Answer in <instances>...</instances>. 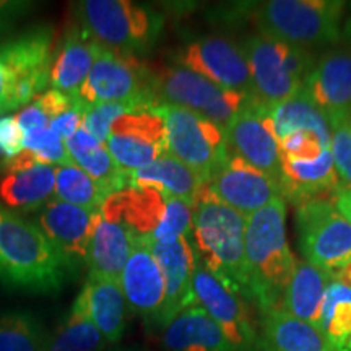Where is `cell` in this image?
Masks as SVG:
<instances>
[{
  "label": "cell",
  "instance_id": "cell-1",
  "mask_svg": "<svg viewBox=\"0 0 351 351\" xmlns=\"http://www.w3.org/2000/svg\"><path fill=\"white\" fill-rule=\"evenodd\" d=\"M285 218L287 207L280 197L245 221L247 300L256 302L262 314L280 307L298 263L288 245Z\"/></svg>",
  "mask_w": 351,
  "mask_h": 351
},
{
  "label": "cell",
  "instance_id": "cell-2",
  "mask_svg": "<svg viewBox=\"0 0 351 351\" xmlns=\"http://www.w3.org/2000/svg\"><path fill=\"white\" fill-rule=\"evenodd\" d=\"M72 278L62 258L33 221L0 205V283L56 295Z\"/></svg>",
  "mask_w": 351,
  "mask_h": 351
},
{
  "label": "cell",
  "instance_id": "cell-3",
  "mask_svg": "<svg viewBox=\"0 0 351 351\" xmlns=\"http://www.w3.org/2000/svg\"><path fill=\"white\" fill-rule=\"evenodd\" d=\"M247 218L223 204L204 184L192 205L195 252L215 276L247 300L244 232Z\"/></svg>",
  "mask_w": 351,
  "mask_h": 351
},
{
  "label": "cell",
  "instance_id": "cell-4",
  "mask_svg": "<svg viewBox=\"0 0 351 351\" xmlns=\"http://www.w3.org/2000/svg\"><path fill=\"white\" fill-rule=\"evenodd\" d=\"M75 20L106 49L140 56L155 46L165 19L155 8L127 0H83L73 3Z\"/></svg>",
  "mask_w": 351,
  "mask_h": 351
},
{
  "label": "cell",
  "instance_id": "cell-5",
  "mask_svg": "<svg viewBox=\"0 0 351 351\" xmlns=\"http://www.w3.org/2000/svg\"><path fill=\"white\" fill-rule=\"evenodd\" d=\"M241 47L251 72L254 101L265 108L300 93L314 67L306 49L263 34L249 36Z\"/></svg>",
  "mask_w": 351,
  "mask_h": 351
},
{
  "label": "cell",
  "instance_id": "cell-6",
  "mask_svg": "<svg viewBox=\"0 0 351 351\" xmlns=\"http://www.w3.org/2000/svg\"><path fill=\"white\" fill-rule=\"evenodd\" d=\"M343 5L335 0H270L257 7L254 21L263 36L304 49L340 38Z\"/></svg>",
  "mask_w": 351,
  "mask_h": 351
},
{
  "label": "cell",
  "instance_id": "cell-7",
  "mask_svg": "<svg viewBox=\"0 0 351 351\" xmlns=\"http://www.w3.org/2000/svg\"><path fill=\"white\" fill-rule=\"evenodd\" d=\"M153 93L160 104L187 109L223 130H226L241 109L252 101L251 96L226 90L179 65L153 70Z\"/></svg>",
  "mask_w": 351,
  "mask_h": 351
},
{
  "label": "cell",
  "instance_id": "cell-8",
  "mask_svg": "<svg viewBox=\"0 0 351 351\" xmlns=\"http://www.w3.org/2000/svg\"><path fill=\"white\" fill-rule=\"evenodd\" d=\"M168 153L207 184L230 156L225 130L187 109L160 104Z\"/></svg>",
  "mask_w": 351,
  "mask_h": 351
},
{
  "label": "cell",
  "instance_id": "cell-9",
  "mask_svg": "<svg viewBox=\"0 0 351 351\" xmlns=\"http://www.w3.org/2000/svg\"><path fill=\"white\" fill-rule=\"evenodd\" d=\"M296 230L306 262L333 271L351 263V225L330 199L296 205Z\"/></svg>",
  "mask_w": 351,
  "mask_h": 351
},
{
  "label": "cell",
  "instance_id": "cell-10",
  "mask_svg": "<svg viewBox=\"0 0 351 351\" xmlns=\"http://www.w3.org/2000/svg\"><path fill=\"white\" fill-rule=\"evenodd\" d=\"M78 99L86 108L124 101L158 103L153 93V70L137 56L101 46L93 67L78 91Z\"/></svg>",
  "mask_w": 351,
  "mask_h": 351
},
{
  "label": "cell",
  "instance_id": "cell-11",
  "mask_svg": "<svg viewBox=\"0 0 351 351\" xmlns=\"http://www.w3.org/2000/svg\"><path fill=\"white\" fill-rule=\"evenodd\" d=\"M160 104L145 103L114 122L106 142L116 165L130 174L168 153L166 125Z\"/></svg>",
  "mask_w": 351,
  "mask_h": 351
},
{
  "label": "cell",
  "instance_id": "cell-12",
  "mask_svg": "<svg viewBox=\"0 0 351 351\" xmlns=\"http://www.w3.org/2000/svg\"><path fill=\"white\" fill-rule=\"evenodd\" d=\"M173 65L192 70L226 90L239 91L254 99L247 59L243 47L231 39L223 36L197 38L176 51Z\"/></svg>",
  "mask_w": 351,
  "mask_h": 351
},
{
  "label": "cell",
  "instance_id": "cell-13",
  "mask_svg": "<svg viewBox=\"0 0 351 351\" xmlns=\"http://www.w3.org/2000/svg\"><path fill=\"white\" fill-rule=\"evenodd\" d=\"M195 301L210 315L236 351H249L257 343L245 300L226 287L197 257L194 280Z\"/></svg>",
  "mask_w": 351,
  "mask_h": 351
},
{
  "label": "cell",
  "instance_id": "cell-14",
  "mask_svg": "<svg viewBox=\"0 0 351 351\" xmlns=\"http://www.w3.org/2000/svg\"><path fill=\"white\" fill-rule=\"evenodd\" d=\"M98 212L52 199L39 210L33 221L67 265L72 278L80 274L88 261V247Z\"/></svg>",
  "mask_w": 351,
  "mask_h": 351
},
{
  "label": "cell",
  "instance_id": "cell-15",
  "mask_svg": "<svg viewBox=\"0 0 351 351\" xmlns=\"http://www.w3.org/2000/svg\"><path fill=\"white\" fill-rule=\"evenodd\" d=\"M225 134L231 153L280 181L282 155L269 109L252 99L231 121Z\"/></svg>",
  "mask_w": 351,
  "mask_h": 351
},
{
  "label": "cell",
  "instance_id": "cell-16",
  "mask_svg": "<svg viewBox=\"0 0 351 351\" xmlns=\"http://www.w3.org/2000/svg\"><path fill=\"white\" fill-rule=\"evenodd\" d=\"M207 187L218 200L245 218L282 197L280 184L275 179L234 153H230L221 168L207 182Z\"/></svg>",
  "mask_w": 351,
  "mask_h": 351
},
{
  "label": "cell",
  "instance_id": "cell-17",
  "mask_svg": "<svg viewBox=\"0 0 351 351\" xmlns=\"http://www.w3.org/2000/svg\"><path fill=\"white\" fill-rule=\"evenodd\" d=\"M121 288L132 313L147 322L161 326L166 302V285L160 263L153 256L150 243L135 238L129 261L121 275Z\"/></svg>",
  "mask_w": 351,
  "mask_h": 351
},
{
  "label": "cell",
  "instance_id": "cell-18",
  "mask_svg": "<svg viewBox=\"0 0 351 351\" xmlns=\"http://www.w3.org/2000/svg\"><path fill=\"white\" fill-rule=\"evenodd\" d=\"M171 197L150 187L129 186L104 200L99 212L103 218L117 223L135 238L156 243L166 225Z\"/></svg>",
  "mask_w": 351,
  "mask_h": 351
},
{
  "label": "cell",
  "instance_id": "cell-19",
  "mask_svg": "<svg viewBox=\"0 0 351 351\" xmlns=\"http://www.w3.org/2000/svg\"><path fill=\"white\" fill-rule=\"evenodd\" d=\"M150 247L165 276L166 302L161 326L166 327L182 311L197 306L192 287L197 252L191 238H179L169 244L150 243Z\"/></svg>",
  "mask_w": 351,
  "mask_h": 351
},
{
  "label": "cell",
  "instance_id": "cell-20",
  "mask_svg": "<svg viewBox=\"0 0 351 351\" xmlns=\"http://www.w3.org/2000/svg\"><path fill=\"white\" fill-rule=\"evenodd\" d=\"M304 91L328 122L351 116V51L327 52L307 75Z\"/></svg>",
  "mask_w": 351,
  "mask_h": 351
},
{
  "label": "cell",
  "instance_id": "cell-21",
  "mask_svg": "<svg viewBox=\"0 0 351 351\" xmlns=\"http://www.w3.org/2000/svg\"><path fill=\"white\" fill-rule=\"evenodd\" d=\"M99 49V43H96L75 20L70 21L62 39L56 44L49 85L70 98L78 99V91L93 67Z\"/></svg>",
  "mask_w": 351,
  "mask_h": 351
},
{
  "label": "cell",
  "instance_id": "cell-22",
  "mask_svg": "<svg viewBox=\"0 0 351 351\" xmlns=\"http://www.w3.org/2000/svg\"><path fill=\"white\" fill-rule=\"evenodd\" d=\"M280 191L282 199L302 204L313 199H335L343 189L330 150L322 152L314 160H282L280 174Z\"/></svg>",
  "mask_w": 351,
  "mask_h": 351
},
{
  "label": "cell",
  "instance_id": "cell-23",
  "mask_svg": "<svg viewBox=\"0 0 351 351\" xmlns=\"http://www.w3.org/2000/svg\"><path fill=\"white\" fill-rule=\"evenodd\" d=\"M80 296L86 313L108 343H117L127 327V306L119 280L88 274Z\"/></svg>",
  "mask_w": 351,
  "mask_h": 351
},
{
  "label": "cell",
  "instance_id": "cell-24",
  "mask_svg": "<svg viewBox=\"0 0 351 351\" xmlns=\"http://www.w3.org/2000/svg\"><path fill=\"white\" fill-rule=\"evenodd\" d=\"M262 339L254 351H335L317 327L289 315L282 307L263 314Z\"/></svg>",
  "mask_w": 351,
  "mask_h": 351
},
{
  "label": "cell",
  "instance_id": "cell-25",
  "mask_svg": "<svg viewBox=\"0 0 351 351\" xmlns=\"http://www.w3.org/2000/svg\"><path fill=\"white\" fill-rule=\"evenodd\" d=\"M134 243L135 236L130 231L103 218L101 212L96 213L86 261L90 275L121 280L122 270L134 249Z\"/></svg>",
  "mask_w": 351,
  "mask_h": 351
},
{
  "label": "cell",
  "instance_id": "cell-26",
  "mask_svg": "<svg viewBox=\"0 0 351 351\" xmlns=\"http://www.w3.org/2000/svg\"><path fill=\"white\" fill-rule=\"evenodd\" d=\"M163 345L168 351H236L199 304L182 311L165 327Z\"/></svg>",
  "mask_w": 351,
  "mask_h": 351
},
{
  "label": "cell",
  "instance_id": "cell-27",
  "mask_svg": "<svg viewBox=\"0 0 351 351\" xmlns=\"http://www.w3.org/2000/svg\"><path fill=\"white\" fill-rule=\"evenodd\" d=\"M54 166H34L2 174L0 205L19 215L39 212L54 197Z\"/></svg>",
  "mask_w": 351,
  "mask_h": 351
},
{
  "label": "cell",
  "instance_id": "cell-28",
  "mask_svg": "<svg viewBox=\"0 0 351 351\" xmlns=\"http://www.w3.org/2000/svg\"><path fill=\"white\" fill-rule=\"evenodd\" d=\"M129 186L155 189L163 195L186 202L192 207L204 182L191 168L169 153H165L150 165L130 173Z\"/></svg>",
  "mask_w": 351,
  "mask_h": 351
},
{
  "label": "cell",
  "instance_id": "cell-29",
  "mask_svg": "<svg viewBox=\"0 0 351 351\" xmlns=\"http://www.w3.org/2000/svg\"><path fill=\"white\" fill-rule=\"evenodd\" d=\"M65 148L72 163L85 171L109 195L129 187V174L116 165L106 145L98 142L83 127L65 140Z\"/></svg>",
  "mask_w": 351,
  "mask_h": 351
},
{
  "label": "cell",
  "instance_id": "cell-30",
  "mask_svg": "<svg viewBox=\"0 0 351 351\" xmlns=\"http://www.w3.org/2000/svg\"><path fill=\"white\" fill-rule=\"evenodd\" d=\"M332 274L307 262L296 263L291 282L285 289L283 311L319 328L320 311Z\"/></svg>",
  "mask_w": 351,
  "mask_h": 351
},
{
  "label": "cell",
  "instance_id": "cell-31",
  "mask_svg": "<svg viewBox=\"0 0 351 351\" xmlns=\"http://www.w3.org/2000/svg\"><path fill=\"white\" fill-rule=\"evenodd\" d=\"M269 109L270 119L274 122L276 140H282L291 134L304 132L314 135L324 148L330 150L332 132L326 114L311 99L304 88L293 98Z\"/></svg>",
  "mask_w": 351,
  "mask_h": 351
},
{
  "label": "cell",
  "instance_id": "cell-32",
  "mask_svg": "<svg viewBox=\"0 0 351 351\" xmlns=\"http://www.w3.org/2000/svg\"><path fill=\"white\" fill-rule=\"evenodd\" d=\"M106 343L78 295L65 319L49 337L47 351H104Z\"/></svg>",
  "mask_w": 351,
  "mask_h": 351
},
{
  "label": "cell",
  "instance_id": "cell-33",
  "mask_svg": "<svg viewBox=\"0 0 351 351\" xmlns=\"http://www.w3.org/2000/svg\"><path fill=\"white\" fill-rule=\"evenodd\" d=\"M319 330L335 351H350L351 346V287L332 278L324 296Z\"/></svg>",
  "mask_w": 351,
  "mask_h": 351
},
{
  "label": "cell",
  "instance_id": "cell-34",
  "mask_svg": "<svg viewBox=\"0 0 351 351\" xmlns=\"http://www.w3.org/2000/svg\"><path fill=\"white\" fill-rule=\"evenodd\" d=\"M49 333L28 311L0 314V351H47Z\"/></svg>",
  "mask_w": 351,
  "mask_h": 351
},
{
  "label": "cell",
  "instance_id": "cell-35",
  "mask_svg": "<svg viewBox=\"0 0 351 351\" xmlns=\"http://www.w3.org/2000/svg\"><path fill=\"white\" fill-rule=\"evenodd\" d=\"M109 194L75 165L57 166L54 200L98 212Z\"/></svg>",
  "mask_w": 351,
  "mask_h": 351
},
{
  "label": "cell",
  "instance_id": "cell-36",
  "mask_svg": "<svg viewBox=\"0 0 351 351\" xmlns=\"http://www.w3.org/2000/svg\"><path fill=\"white\" fill-rule=\"evenodd\" d=\"M75 101L77 99L64 95L62 91L52 88V90L38 95L32 103L21 108L13 117H15L21 134H32V132L51 127V122L67 111Z\"/></svg>",
  "mask_w": 351,
  "mask_h": 351
},
{
  "label": "cell",
  "instance_id": "cell-37",
  "mask_svg": "<svg viewBox=\"0 0 351 351\" xmlns=\"http://www.w3.org/2000/svg\"><path fill=\"white\" fill-rule=\"evenodd\" d=\"M44 88L46 86L39 82L29 80L16 70L0 62V116L25 108L43 93Z\"/></svg>",
  "mask_w": 351,
  "mask_h": 351
},
{
  "label": "cell",
  "instance_id": "cell-38",
  "mask_svg": "<svg viewBox=\"0 0 351 351\" xmlns=\"http://www.w3.org/2000/svg\"><path fill=\"white\" fill-rule=\"evenodd\" d=\"M145 103H155V101H124V103L96 104V106L86 109L82 127L88 134L93 135L98 142L106 145L114 122L119 119L122 114L129 112Z\"/></svg>",
  "mask_w": 351,
  "mask_h": 351
},
{
  "label": "cell",
  "instance_id": "cell-39",
  "mask_svg": "<svg viewBox=\"0 0 351 351\" xmlns=\"http://www.w3.org/2000/svg\"><path fill=\"white\" fill-rule=\"evenodd\" d=\"M332 140L330 152L337 174L343 189L351 191V116L328 122Z\"/></svg>",
  "mask_w": 351,
  "mask_h": 351
},
{
  "label": "cell",
  "instance_id": "cell-40",
  "mask_svg": "<svg viewBox=\"0 0 351 351\" xmlns=\"http://www.w3.org/2000/svg\"><path fill=\"white\" fill-rule=\"evenodd\" d=\"M23 152V134L13 116H0V160Z\"/></svg>",
  "mask_w": 351,
  "mask_h": 351
},
{
  "label": "cell",
  "instance_id": "cell-41",
  "mask_svg": "<svg viewBox=\"0 0 351 351\" xmlns=\"http://www.w3.org/2000/svg\"><path fill=\"white\" fill-rule=\"evenodd\" d=\"M86 106L82 103L80 99H77L75 103L70 106L67 111L64 114H60L57 119L51 122V129L59 138H62L64 142L67 138L72 137L73 134L78 129H82L83 125V119H85V112H86Z\"/></svg>",
  "mask_w": 351,
  "mask_h": 351
},
{
  "label": "cell",
  "instance_id": "cell-42",
  "mask_svg": "<svg viewBox=\"0 0 351 351\" xmlns=\"http://www.w3.org/2000/svg\"><path fill=\"white\" fill-rule=\"evenodd\" d=\"M34 3L23 0H0V38L10 32L21 16L32 10Z\"/></svg>",
  "mask_w": 351,
  "mask_h": 351
},
{
  "label": "cell",
  "instance_id": "cell-43",
  "mask_svg": "<svg viewBox=\"0 0 351 351\" xmlns=\"http://www.w3.org/2000/svg\"><path fill=\"white\" fill-rule=\"evenodd\" d=\"M59 140L62 138L57 137L54 132H52L51 127H47V129H41V130L32 132V134L23 135V150L41 152L44 148L51 147V145L59 142Z\"/></svg>",
  "mask_w": 351,
  "mask_h": 351
},
{
  "label": "cell",
  "instance_id": "cell-44",
  "mask_svg": "<svg viewBox=\"0 0 351 351\" xmlns=\"http://www.w3.org/2000/svg\"><path fill=\"white\" fill-rule=\"evenodd\" d=\"M335 205L337 208H339V212L348 219V223L351 225V191H348V189H341L339 195L335 197Z\"/></svg>",
  "mask_w": 351,
  "mask_h": 351
},
{
  "label": "cell",
  "instance_id": "cell-45",
  "mask_svg": "<svg viewBox=\"0 0 351 351\" xmlns=\"http://www.w3.org/2000/svg\"><path fill=\"white\" fill-rule=\"evenodd\" d=\"M332 278L337 280V282L346 285V287H351V263L350 265L343 267V269L333 271Z\"/></svg>",
  "mask_w": 351,
  "mask_h": 351
},
{
  "label": "cell",
  "instance_id": "cell-46",
  "mask_svg": "<svg viewBox=\"0 0 351 351\" xmlns=\"http://www.w3.org/2000/svg\"><path fill=\"white\" fill-rule=\"evenodd\" d=\"M345 36L351 43V19L346 21V25H345Z\"/></svg>",
  "mask_w": 351,
  "mask_h": 351
}]
</instances>
